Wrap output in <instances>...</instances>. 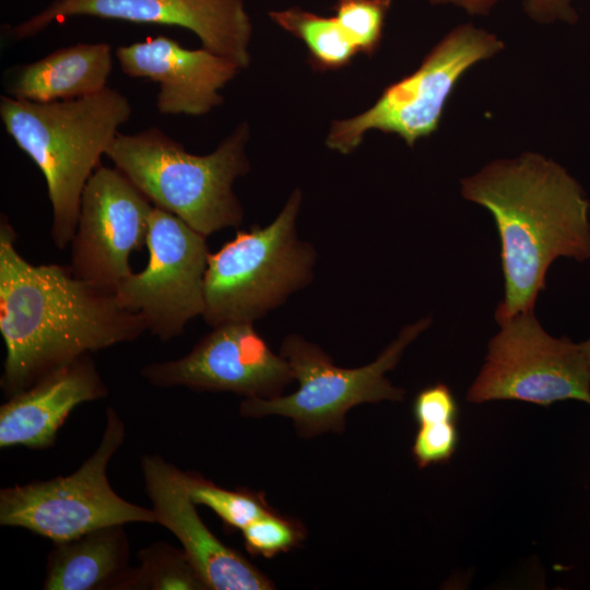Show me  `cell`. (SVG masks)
Masks as SVG:
<instances>
[{
	"mask_svg": "<svg viewBox=\"0 0 590 590\" xmlns=\"http://www.w3.org/2000/svg\"><path fill=\"white\" fill-rule=\"evenodd\" d=\"M15 231L0 222V332L5 346L0 387L15 396L74 359L139 339L144 318L115 291L75 276L69 266L30 263Z\"/></svg>",
	"mask_w": 590,
	"mask_h": 590,
	"instance_id": "6da1fadb",
	"label": "cell"
},
{
	"mask_svg": "<svg viewBox=\"0 0 590 590\" xmlns=\"http://www.w3.org/2000/svg\"><path fill=\"white\" fill-rule=\"evenodd\" d=\"M461 193L491 212L499 235L505 294L496 320L533 310L557 258L590 259L589 201L552 160L524 153L492 162L461 180Z\"/></svg>",
	"mask_w": 590,
	"mask_h": 590,
	"instance_id": "7a4b0ae2",
	"label": "cell"
},
{
	"mask_svg": "<svg viewBox=\"0 0 590 590\" xmlns=\"http://www.w3.org/2000/svg\"><path fill=\"white\" fill-rule=\"evenodd\" d=\"M132 108L118 90L34 103L0 97V117L16 145L43 173L52 208L51 237L66 248L76 231L83 190Z\"/></svg>",
	"mask_w": 590,
	"mask_h": 590,
	"instance_id": "3957f363",
	"label": "cell"
},
{
	"mask_svg": "<svg viewBox=\"0 0 590 590\" xmlns=\"http://www.w3.org/2000/svg\"><path fill=\"white\" fill-rule=\"evenodd\" d=\"M247 123L239 125L210 154L196 155L156 127L118 132L106 155L154 204L209 236L243 223L233 184L250 170L245 153Z\"/></svg>",
	"mask_w": 590,
	"mask_h": 590,
	"instance_id": "277c9868",
	"label": "cell"
},
{
	"mask_svg": "<svg viewBox=\"0 0 590 590\" xmlns=\"http://www.w3.org/2000/svg\"><path fill=\"white\" fill-rule=\"evenodd\" d=\"M300 201L296 189L270 224L238 231L210 252L202 315L209 326L253 323L311 282L316 250L297 236Z\"/></svg>",
	"mask_w": 590,
	"mask_h": 590,
	"instance_id": "5b68a950",
	"label": "cell"
},
{
	"mask_svg": "<svg viewBox=\"0 0 590 590\" xmlns=\"http://www.w3.org/2000/svg\"><path fill=\"white\" fill-rule=\"evenodd\" d=\"M430 323L432 319L425 317L406 324L374 362L357 368L337 366L318 345L291 333L284 338L280 355L298 381L297 390L271 399L245 398L239 412L245 417H288L304 438L341 433L346 413L355 405L403 400L404 390L394 387L385 374L396 367L405 347Z\"/></svg>",
	"mask_w": 590,
	"mask_h": 590,
	"instance_id": "8992f818",
	"label": "cell"
},
{
	"mask_svg": "<svg viewBox=\"0 0 590 590\" xmlns=\"http://www.w3.org/2000/svg\"><path fill=\"white\" fill-rule=\"evenodd\" d=\"M125 437L123 421L108 406L101 442L78 470L0 491V524L59 543L108 526L156 523L151 508L123 499L109 484L107 467Z\"/></svg>",
	"mask_w": 590,
	"mask_h": 590,
	"instance_id": "52a82bcc",
	"label": "cell"
},
{
	"mask_svg": "<svg viewBox=\"0 0 590 590\" xmlns=\"http://www.w3.org/2000/svg\"><path fill=\"white\" fill-rule=\"evenodd\" d=\"M503 47L495 35L470 24L455 28L415 72L389 85L373 107L353 118L333 121L326 141L328 148L349 154L371 129L396 133L413 146L416 140L437 130L460 76Z\"/></svg>",
	"mask_w": 590,
	"mask_h": 590,
	"instance_id": "ba28073f",
	"label": "cell"
},
{
	"mask_svg": "<svg viewBox=\"0 0 590 590\" xmlns=\"http://www.w3.org/2000/svg\"><path fill=\"white\" fill-rule=\"evenodd\" d=\"M485 363L468 401L518 400L540 405L575 399L590 404V368L580 344L554 338L534 310L496 320Z\"/></svg>",
	"mask_w": 590,
	"mask_h": 590,
	"instance_id": "9c48e42d",
	"label": "cell"
},
{
	"mask_svg": "<svg viewBox=\"0 0 590 590\" xmlns=\"http://www.w3.org/2000/svg\"><path fill=\"white\" fill-rule=\"evenodd\" d=\"M206 236L178 216L154 206L146 238L149 261L118 286L121 305L140 314L161 341L180 335L204 311Z\"/></svg>",
	"mask_w": 590,
	"mask_h": 590,
	"instance_id": "30bf717a",
	"label": "cell"
},
{
	"mask_svg": "<svg viewBox=\"0 0 590 590\" xmlns=\"http://www.w3.org/2000/svg\"><path fill=\"white\" fill-rule=\"evenodd\" d=\"M154 204L118 168L98 166L82 193L71 240L73 274L117 291L133 271L132 251L146 246Z\"/></svg>",
	"mask_w": 590,
	"mask_h": 590,
	"instance_id": "8fae6325",
	"label": "cell"
},
{
	"mask_svg": "<svg viewBox=\"0 0 590 590\" xmlns=\"http://www.w3.org/2000/svg\"><path fill=\"white\" fill-rule=\"evenodd\" d=\"M141 376L161 388L225 391L271 399L294 379L287 361L272 352L251 322L213 327L185 356L145 365Z\"/></svg>",
	"mask_w": 590,
	"mask_h": 590,
	"instance_id": "7c38bea8",
	"label": "cell"
},
{
	"mask_svg": "<svg viewBox=\"0 0 590 590\" xmlns=\"http://www.w3.org/2000/svg\"><path fill=\"white\" fill-rule=\"evenodd\" d=\"M78 15L185 27L201 39L203 48L240 69L250 61L252 28L243 0H55L14 26L11 35L22 40Z\"/></svg>",
	"mask_w": 590,
	"mask_h": 590,
	"instance_id": "4fadbf2b",
	"label": "cell"
},
{
	"mask_svg": "<svg viewBox=\"0 0 590 590\" xmlns=\"http://www.w3.org/2000/svg\"><path fill=\"white\" fill-rule=\"evenodd\" d=\"M145 493L156 523L170 531L209 590H270L274 583L202 521L184 471L158 455L141 459Z\"/></svg>",
	"mask_w": 590,
	"mask_h": 590,
	"instance_id": "5bb4252c",
	"label": "cell"
},
{
	"mask_svg": "<svg viewBox=\"0 0 590 590\" xmlns=\"http://www.w3.org/2000/svg\"><path fill=\"white\" fill-rule=\"evenodd\" d=\"M122 72L158 84L156 107L164 115L200 116L223 103L219 91L240 69L205 48L187 49L166 36L116 49Z\"/></svg>",
	"mask_w": 590,
	"mask_h": 590,
	"instance_id": "9a60e30c",
	"label": "cell"
},
{
	"mask_svg": "<svg viewBox=\"0 0 590 590\" xmlns=\"http://www.w3.org/2000/svg\"><path fill=\"white\" fill-rule=\"evenodd\" d=\"M92 354L46 375L0 406V448L46 449L81 403L106 398L108 389Z\"/></svg>",
	"mask_w": 590,
	"mask_h": 590,
	"instance_id": "2e32d148",
	"label": "cell"
},
{
	"mask_svg": "<svg viewBox=\"0 0 590 590\" xmlns=\"http://www.w3.org/2000/svg\"><path fill=\"white\" fill-rule=\"evenodd\" d=\"M111 68L110 45L75 44L12 68L7 74V92L34 103L80 98L106 88Z\"/></svg>",
	"mask_w": 590,
	"mask_h": 590,
	"instance_id": "e0dca14e",
	"label": "cell"
},
{
	"mask_svg": "<svg viewBox=\"0 0 590 590\" xmlns=\"http://www.w3.org/2000/svg\"><path fill=\"white\" fill-rule=\"evenodd\" d=\"M130 544L125 524L90 531L55 543L49 552L43 588L46 590H118L130 568Z\"/></svg>",
	"mask_w": 590,
	"mask_h": 590,
	"instance_id": "ac0fdd59",
	"label": "cell"
},
{
	"mask_svg": "<svg viewBox=\"0 0 590 590\" xmlns=\"http://www.w3.org/2000/svg\"><path fill=\"white\" fill-rule=\"evenodd\" d=\"M118 590H209L182 548L158 541L138 553Z\"/></svg>",
	"mask_w": 590,
	"mask_h": 590,
	"instance_id": "d6986e66",
	"label": "cell"
},
{
	"mask_svg": "<svg viewBox=\"0 0 590 590\" xmlns=\"http://www.w3.org/2000/svg\"><path fill=\"white\" fill-rule=\"evenodd\" d=\"M282 28L308 47L312 64L322 70L346 66L357 52L335 17H324L292 8L269 13Z\"/></svg>",
	"mask_w": 590,
	"mask_h": 590,
	"instance_id": "ffe728a7",
	"label": "cell"
},
{
	"mask_svg": "<svg viewBox=\"0 0 590 590\" xmlns=\"http://www.w3.org/2000/svg\"><path fill=\"white\" fill-rule=\"evenodd\" d=\"M184 477L191 500L212 509L233 530H243L274 511L262 492L226 489L194 472L184 471Z\"/></svg>",
	"mask_w": 590,
	"mask_h": 590,
	"instance_id": "44dd1931",
	"label": "cell"
},
{
	"mask_svg": "<svg viewBox=\"0 0 590 590\" xmlns=\"http://www.w3.org/2000/svg\"><path fill=\"white\" fill-rule=\"evenodd\" d=\"M391 0H338L335 19L357 52L371 56L379 47Z\"/></svg>",
	"mask_w": 590,
	"mask_h": 590,
	"instance_id": "7402d4cb",
	"label": "cell"
},
{
	"mask_svg": "<svg viewBox=\"0 0 590 590\" xmlns=\"http://www.w3.org/2000/svg\"><path fill=\"white\" fill-rule=\"evenodd\" d=\"M246 550L266 558L286 553L302 544L306 530L298 520L272 511L243 530Z\"/></svg>",
	"mask_w": 590,
	"mask_h": 590,
	"instance_id": "603a6c76",
	"label": "cell"
},
{
	"mask_svg": "<svg viewBox=\"0 0 590 590\" xmlns=\"http://www.w3.org/2000/svg\"><path fill=\"white\" fill-rule=\"evenodd\" d=\"M459 441L457 422L420 424L412 446V455L420 469L445 463L456 452Z\"/></svg>",
	"mask_w": 590,
	"mask_h": 590,
	"instance_id": "cb8c5ba5",
	"label": "cell"
},
{
	"mask_svg": "<svg viewBox=\"0 0 590 590\" xmlns=\"http://www.w3.org/2000/svg\"><path fill=\"white\" fill-rule=\"evenodd\" d=\"M458 402L450 388L441 382L422 389L413 401V416L417 424L457 422Z\"/></svg>",
	"mask_w": 590,
	"mask_h": 590,
	"instance_id": "d4e9b609",
	"label": "cell"
},
{
	"mask_svg": "<svg viewBox=\"0 0 590 590\" xmlns=\"http://www.w3.org/2000/svg\"><path fill=\"white\" fill-rule=\"evenodd\" d=\"M473 9L487 12L497 0H465ZM571 0H528V12L536 20L545 22L562 19L568 22L576 20L570 7Z\"/></svg>",
	"mask_w": 590,
	"mask_h": 590,
	"instance_id": "484cf974",
	"label": "cell"
},
{
	"mask_svg": "<svg viewBox=\"0 0 590 590\" xmlns=\"http://www.w3.org/2000/svg\"><path fill=\"white\" fill-rule=\"evenodd\" d=\"M580 346L590 368V339L586 342L580 343Z\"/></svg>",
	"mask_w": 590,
	"mask_h": 590,
	"instance_id": "4316f807",
	"label": "cell"
}]
</instances>
